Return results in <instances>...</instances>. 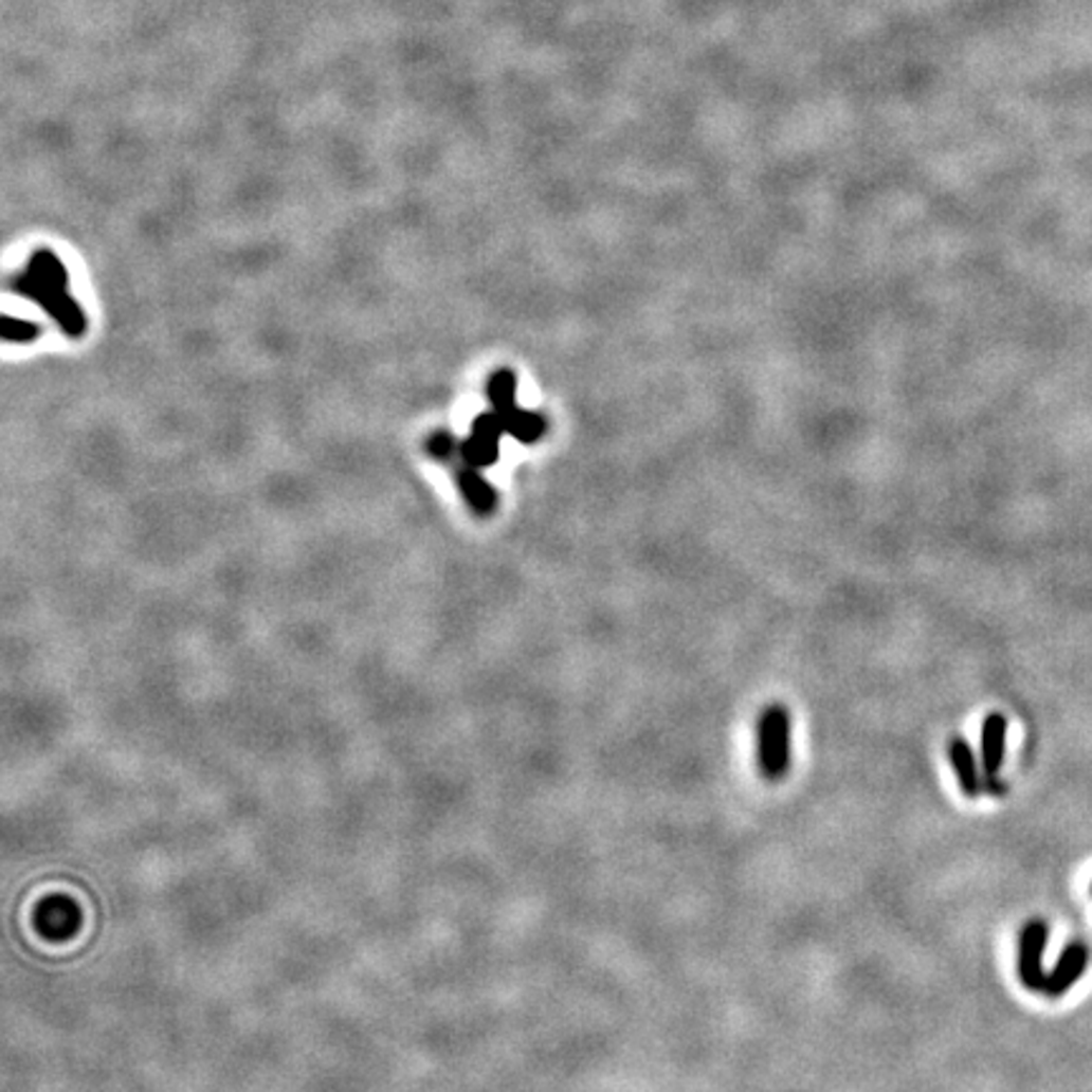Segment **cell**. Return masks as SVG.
Returning <instances> with one entry per match:
<instances>
[{"instance_id": "obj_10", "label": "cell", "mask_w": 1092, "mask_h": 1092, "mask_svg": "<svg viewBox=\"0 0 1092 1092\" xmlns=\"http://www.w3.org/2000/svg\"><path fill=\"white\" fill-rule=\"evenodd\" d=\"M489 400L493 405V413L498 418L509 415L511 410H516V375L511 369H498L496 375L489 380Z\"/></svg>"}, {"instance_id": "obj_6", "label": "cell", "mask_w": 1092, "mask_h": 1092, "mask_svg": "<svg viewBox=\"0 0 1092 1092\" xmlns=\"http://www.w3.org/2000/svg\"><path fill=\"white\" fill-rule=\"evenodd\" d=\"M1088 961H1090V951L1085 944L1064 946V951L1059 953L1055 968L1046 973V984H1044L1042 994H1046V997H1052V999L1068 994L1072 986L1082 979L1085 968H1088Z\"/></svg>"}, {"instance_id": "obj_8", "label": "cell", "mask_w": 1092, "mask_h": 1092, "mask_svg": "<svg viewBox=\"0 0 1092 1092\" xmlns=\"http://www.w3.org/2000/svg\"><path fill=\"white\" fill-rule=\"evenodd\" d=\"M458 486H460V493H463L468 504H471V509L480 513V516H491V513L496 511V504H498L496 491H493V486L489 484V480L480 476L478 468L466 466L463 471L458 473Z\"/></svg>"}, {"instance_id": "obj_9", "label": "cell", "mask_w": 1092, "mask_h": 1092, "mask_svg": "<svg viewBox=\"0 0 1092 1092\" xmlns=\"http://www.w3.org/2000/svg\"><path fill=\"white\" fill-rule=\"evenodd\" d=\"M501 422H504L506 435H511L513 440H518V443H524V445L536 443V440L546 433V420L542 418V415L529 413V410H522V407L511 410L509 415L501 418Z\"/></svg>"}, {"instance_id": "obj_2", "label": "cell", "mask_w": 1092, "mask_h": 1092, "mask_svg": "<svg viewBox=\"0 0 1092 1092\" xmlns=\"http://www.w3.org/2000/svg\"><path fill=\"white\" fill-rule=\"evenodd\" d=\"M11 289L16 291V294L34 298L38 307H41L46 314H49L58 324V327H61L63 334H69V336L87 334V314H84L79 304L69 296V291L46 289V286L31 281L25 273L13 278Z\"/></svg>"}, {"instance_id": "obj_13", "label": "cell", "mask_w": 1092, "mask_h": 1092, "mask_svg": "<svg viewBox=\"0 0 1092 1092\" xmlns=\"http://www.w3.org/2000/svg\"><path fill=\"white\" fill-rule=\"evenodd\" d=\"M1090 895H1092V882H1090Z\"/></svg>"}, {"instance_id": "obj_4", "label": "cell", "mask_w": 1092, "mask_h": 1092, "mask_svg": "<svg viewBox=\"0 0 1092 1092\" xmlns=\"http://www.w3.org/2000/svg\"><path fill=\"white\" fill-rule=\"evenodd\" d=\"M504 435H506V427L496 413L478 415V418L473 420L471 438L460 443V458H463V463L471 468H478V471H484V468L496 463L498 451H501V438H504Z\"/></svg>"}, {"instance_id": "obj_12", "label": "cell", "mask_w": 1092, "mask_h": 1092, "mask_svg": "<svg viewBox=\"0 0 1092 1092\" xmlns=\"http://www.w3.org/2000/svg\"><path fill=\"white\" fill-rule=\"evenodd\" d=\"M427 451H431V455H435L438 460H448L453 458L455 451H460V445L455 443V438L451 433H435L431 440H427Z\"/></svg>"}, {"instance_id": "obj_3", "label": "cell", "mask_w": 1092, "mask_h": 1092, "mask_svg": "<svg viewBox=\"0 0 1092 1092\" xmlns=\"http://www.w3.org/2000/svg\"><path fill=\"white\" fill-rule=\"evenodd\" d=\"M1050 939V926L1044 921H1026L1019 935V981L1026 991H1044L1046 971L1042 966V956Z\"/></svg>"}, {"instance_id": "obj_11", "label": "cell", "mask_w": 1092, "mask_h": 1092, "mask_svg": "<svg viewBox=\"0 0 1092 1092\" xmlns=\"http://www.w3.org/2000/svg\"><path fill=\"white\" fill-rule=\"evenodd\" d=\"M0 334H3L5 342H21L23 344V342H34L36 336L41 334V329H38V324H34V322H23V319L5 316Z\"/></svg>"}, {"instance_id": "obj_1", "label": "cell", "mask_w": 1092, "mask_h": 1092, "mask_svg": "<svg viewBox=\"0 0 1092 1092\" xmlns=\"http://www.w3.org/2000/svg\"><path fill=\"white\" fill-rule=\"evenodd\" d=\"M791 766V716L782 704L766 706L759 718V771L766 782H782Z\"/></svg>"}, {"instance_id": "obj_7", "label": "cell", "mask_w": 1092, "mask_h": 1092, "mask_svg": "<svg viewBox=\"0 0 1092 1092\" xmlns=\"http://www.w3.org/2000/svg\"><path fill=\"white\" fill-rule=\"evenodd\" d=\"M948 759H951V766L956 771V779H959L961 791L966 797H979L981 795V766L977 762V753L971 751V746L966 744L964 739L956 736L948 741Z\"/></svg>"}, {"instance_id": "obj_5", "label": "cell", "mask_w": 1092, "mask_h": 1092, "mask_svg": "<svg viewBox=\"0 0 1092 1092\" xmlns=\"http://www.w3.org/2000/svg\"><path fill=\"white\" fill-rule=\"evenodd\" d=\"M1006 728H1009V724H1006L1001 713H989L984 718V726H981V771H984L989 791H1001L997 777L1001 762H1004Z\"/></svg>"}]
</instances>
